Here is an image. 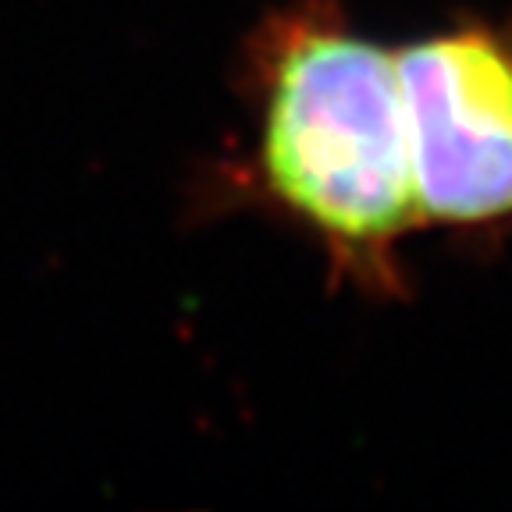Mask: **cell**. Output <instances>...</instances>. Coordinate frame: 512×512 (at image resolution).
<instances>
[{
	"label": "cell",
	"mask_w": 512,
	"mask_h": 512,
	"mask_svg": "<svg viewBox=\"0 0 512 512\" xmlns=\"http://www.w3.org/2000/svg\"><path fill=\"white\" fill-rule=\"evenodd\" d=\"M232 89L246 128L203 160L185 217H264L317 249L335 292L406 303V249L424 224L399 54L345 0H281L239 43Z\"/></svg>",
	"instance_id": "cell-1"
},
{
	"label": "cell",
	"mask_w": 512,
	"mask_h": 512,
	"mask_svg": "<svg viewBox=\"0 0 512 512\" xmlns=\"http://www.w3.org/2000/svg\"><path fill=\"white\" fill-rule=\"evenodd\" d=\"M395 54L424 232L502 253L512 246V15H456Z\"/></svg>",
	"instance_id": "cell-2"
}]
</instances>
